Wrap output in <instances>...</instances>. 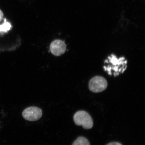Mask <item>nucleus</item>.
I'll return each instance as SVG.
<instances>
[{
  "instance_id": "nucleus-1",
  "label": "nucleus",
  "mask_w": 145,
  "mask_h": 145,
  "mask_svg": "<svg viewBox=\"0 0 145 145\" xmlns=\"http://www.w3.org/2000/svg\"><path fill=\"white\" fill-rule=\"evenodd\" d=\"M105 63V65L104 66V70L109 75H113L114 77L123 73L127 69V61L123 57L118 58L112 54L108 56Z\"/></svg>"
},
{
  "instance_id": "nucleus-2",
  "label": "nucleus",
  "mask_w": 145,
  "mask_h": 145,
  "mask_svg": "<svg viewBox=\"0 0 145 145\" xmlns=\"http://www.w3.org/2000/svg\"><path fill=\"white\" fill-rule=\"evenodd\" d=\"M73 120L75 124L82 126L84 129H90L93 126L92 118L88 113L83 110L77 112L73 117Z\"/></svg>"
},
{
  "instance_id": "nucleus-3",
  "label": "nucleus",
  "mask_w": 145,
  "mask_h": 145,
  "mask_svg": "<svg viewBox=\"0 0 145 145\" xmlns=\"http://www.w3.org/2000/svg\"><path fill=\"white\" fill-rule=\"evenodd\" d=\"M107 86L106 80L101 76L93 77L89 83V90L94 93L102 92L106 89Z\"/></svg>"
},
{
  "instance_id": "nucleus-4",
  "label": "nucleus",
  "mask_w": 145,
  "mask_h": 145,
  "mask_svg": "<svg viewBox=\"0 0 145 145\" xmlns=\"http://www.w3.org/2000/svg\"><path fill=\"white\" fill-rule=\"evenodd\" d=\"M42 111L37 107L31 106L27 108L23 112V117L25 120L30 121H38L41 118Z\"/></svg>"
},
{
  "instance_id": "nucleus-5",
  "label": "nucleus",
  "mask_w": 145,
  "mask_h": 145,
  "mask_svg": "<svg viewBox=\"0 0 145 145\" xmlns=\"http://www.w3.org/2000/svg\"><path fill=\"white\" fill-rule=\"evenodd\" d=\"M50 52L53 55L60 56L66 50V45L65 42L60 40H55L52 42L50 47Z\"/></svg>"
},
{
  "instance_id": "nucleus-6",
  "label": "nucleus",
  "mask_w": 145,
  "mask_h": 145,
  "mask_svg": "<svg viewBox=\"0 0 145 145\" xmlns=\"http://www.w3.org/2000/svg\"><path fill=\"white\" fill-rule=\"evenodd\" d=\"M72 145H90L88 140L86 137L80 136L73 142Z\"/></svg>"
},
{
  "instance_id": "nucleus-7",
  "label": "nucleus",
  "mask_w": 145,
  "mask_h": 145,
  "mask_svg": "<svg viewBox=\"0 0 145 145\" xmlns=\"http://www.w3.org/2000/svg\"><path fill=\"white\" fill-rule=\"evenodd\" d=\"M11 27L10 23L7 21L6 19H5L4 23L0 25V32H7L10 30Z\"/></svg>"
},
{
  "instance_id": "nucleus-8",
  "label": "nucleus",
  "mask_w": 145,
  "mask_h": 145,
  "mask_svg": "<svg viewBox=\"0 0 145 145\" xmlns=\"http://www.w3.org/2000/svg\"><path fill=\"white\" fill-rule=\"evenodd\" d=\"M106 145H123L121 143L118 142H112L109 143Z\"/></svg>"
},
{
  "instance_id": "nucleus-9",
  "label": "nucleus",
  "mask_w": 145,
  "mask_h": 145,
  "mask_svg": "<svg viewBox=\"0 0 145 145\" xmlns=\"http://www.w3.org/2000/svg\"><path fill=\"white\" fill-rule=\"evenodd\" d=\"M4 18V14L2 11L0 10V22L3 20Z\"/></svg>"
}]
</instances>
